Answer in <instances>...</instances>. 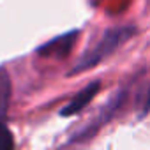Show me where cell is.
<instances>
[{"label": "cell", "instance_id": "cell-1", "mask_svg": "<svg viewBox=\"0 0 150 150\" xmlns=\"http://www.w3.org/2000/svg\"><path fill=\"white\" fill-rule=\"evenodd\" d=\"M136 28L134 27H115V28H110L103 34V37L90 48L87 50L80 60L76 62L71 71H69V76L72 74H80V72H85L92 67H96L97 64H101L103 60H106L110 55H113L124 42H127L132 35H134Z\"/></svg>", "mask_w": 150, "mask_h": 150}, {"label": "cell", "instance_id": "cell-2", "mask_svg": "<svg viewBox=\"0 0 150 150\" xmlns=\"http://www.w3.org/2000/svg\"><path fill=\"white\" fill-rule=\"evenodd\" d=\"M80 35V30H71V32H65V34H60L50 41H46L44 44H41L37 50H35V55L37 57H42V58H55V60H62L65 58L71 50L76 44V39Z\"/></svg>", "mask_w": 150, "mask_h": 150}, {"label": "cell", "instance_id": "cell-3", "mask_svg": "<svg viewBox=\"0 0 150 150\" xmlns=\"http://www.w3.org/2000/svg\"><path fill=\"white\" fill-rule=\"evenodd\" d=\"M99 88H101V83H99V81H92V83H88L85 88H81L76 96H74L65 106H62V110H60V117H72V115H78L83 108H87V106L92 103V99L97 96Z\"/></svg>", "mask_w": 150, "mask_h": 150}, {"label": "cell", "instance_id": "cell-4", "mask_svg": "<svg viewBox=\"0 0 150 150\" xmlns=\"http://www.w3.org/2000/svg\"><path fill=\"white\" fill-rule=\"evenodd\" d=\"M13 97V81L6 65H0V124H6Z\"/></svg>", "mask_w": 150, "mask_h": 150}, {"label": "cell", "instance_id": "cell-5", "mask_svg": "<svg viewBox=\"0 0 150 150\" xmlns=\"http://www.w3.org/2000/svg\"><path fill=\"white\" fill-rule=\"evenodd\" d=\"M16 146V141H14V136L11 132V129L6 125V124H0V148H14Z\"/></svg>", "mask_w": 150, "mask_h": 150}]
</instances>
